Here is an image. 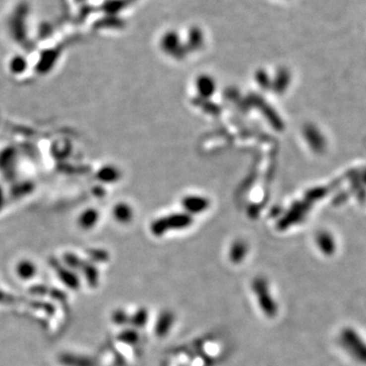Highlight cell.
<instances>
[{
    "label": "cell",
    "mask_w": 366,
    "mask_h": 366,
    "mask_svg": "<svg viewBox=\"0 0 366 366\" xmlns=\"http://www.w3.org/2000/svg\"><path fill=\"white\" fill-rule=\"evenodd\" d=\"M118 340L121 341V342H123V343L129 344V345H134V344L138 343L139 336H138V334L136 333L135 330L127 329V330H124L123 332H121L119 334Z\"/></svg>",
    "instance_id": "cell-13"
},
{
    "label": "cell",
    "mask_w": 366,
    "mask_h": 366,
    "mask_svg": "<svg viewBox=\"0 0 366 366\" xmlns=\"http://www.w3.org/2000/svg\"><path fill=\"white\" fill-rule=\"evenodd\" d=\"M59 362L65 366H96L95 361L89 357L69 353L61 355Z\"/></svg>",
    "instance_id": "cell-4"
},
{
    "label": "cell",
    "mask_w": 366,
    "mask_h": 366,
    "mask_svg": "<svg viewBox=\"0 0 366 366\" xmlns=\"http://www.w3.org/2000/svg\"><path fill=\"white\" fill-rule=\"evenodd\" d=\"M80 270H83L84 274H85V278L89 284V286L95 288L98 286L99 283V272L96 269L95 266H93L92 263H87L84 262L83 266H81Z\"/></svg>",
    "instance_id": "cell-10"
},
{
    "label": "cell",
    "mask_w": 366,
    "mask_h": 366,
    "mask_svg": "<svg viewBox=\"0 0 366 366\" xmlns=\"http://www.w3.org/2000/svg\"><path fill=\"white\" fill-rule=\"evenodd\" d=\"M183 206L188 213H200L208 207V201L199 196L186 197L183 201Z\"/></svg>",
    "instance_id": "cell-8"
},
{
    "label": "cell",
    "mask_w": 366,
    "mask_h": 366,
    "mask_svg": "<svg viewBox=\"0 0 366 366\" xmlns=\"http://www.w3.org/2000/svg\"><path fill=\"white\" fill-rule=\"evenodd\" d=\"M64 262L68 268H70L71 270H76V269H80L81 266H83L84 261H81L76 255L74 254H70L67 253L64 255Z\"/></svg>",
    "instance_id": "cell-14"
},
{
    "label": "cell",
    "mask_w": 366,
    "mask_h": 366,
    "mask_svg": "<svg viewBox=\"0 0 366 366\" xmlns=\"http://www.w3.org/2000/svg\"><path fill=\"white\" fill-rule=\"evenodd\" d=\"M247 252H248V248H247L245 242H243L241 240L235 241L230 248V253H229L230 260L233 263L238 264L242 262L243 259L246 257Z\"/></svg>",
    "instance_id": "cell-5"
},
{
    "label": "cell",
    "mask_w": 366,
    "mask_h": 366,
    "mask_svg": "<svg viewBox=\"0 0 366 366\" xmlns=\"http://www.w3.org/2000/svg\"><path fill=\"white\" fill-rule=\"evenodd\" d=\"M51 266L55 270L59 279L62 281L68 288L73 290L79 288V279L72 271H70V269L64 268L62 264L59 263L57 260L51 261Z\"/></svg>",
    "instance_id": "cell-2"
},
{
    "label": "cell",
    "mask_w": 366,
    "mask_h": 366,
    "mask_svg": "<svg viewBox=\"0 0 366 366\" xmlns=\"http://www.w3.org/2000/svg\"><path fill=\"white\" fill-rule=\"evenodd\" d=\"M196 87L198 89V92L203 96L213 95L216 89L215 81L207 76H202L200 79H198Z\"/></svg>",
    "instance_id": "cell-12"
},
{
    "label": "cell",
    "mask_w": 366,
    "mask_h": 366,
    "mask_svg": "<svg viewBox=\"0 0 366 366\" xmlns=\"http://www.w3.org/2000/svg\"><path fill=\"white\" fill-rule=\"evenodd\" d=\"M174 320H175V316L173 312L168 311V310L161 312V314L158 316V319L156 321L155 334L160 338L166 337L173 327Z\"/></svg>",
    "instance_id": "cell-3"
},
{
    "label": "cell",
    "mask_w": 366,
    "mask_h": 366,
    "mask_svg": "<svg viewBox=\"0 0 366 366\" xmlns=\"http://www.w3.org/2000/svg\"><path fill=\"white\" fill-rule=\"evenodd\" d=\"M5 299H6V296L1 291H0V302H3Z\"/></svg>",
    "instance_id": "cell-17"
},
{
    "label": "cell",
    "mask_w": 366,
    "mask_h": 366,
    "mask_svg": "<svg viewBox=\"0 0 366 366\" xmlns=\"http://www.w3.org/2000/svg\"><path fill=\"white\" fill-rule=\"evenodd\" d=\"M149 312L145 308L137 309L131 316H129V323L136 329L144 328L148 322Z\"/></svg>",
    "instance_id": "cell-11"
},
{
    "label": "cell",
    "mask_w": 366,
    "mask_h": 366,
    "mask_svg": "<svg viewBox=\"0 0 366 366\" xmlns=\"http://www.w3.org/2000/svg\"><path fill=\"white\" fill-rule=\"evenodd\" d=\"M113 217L115 220L121 224H127L131 221L133 212L131 208L126 203H119L113 209Z\"/></svg>",
    "instance_id": "cell-7"
},
{
    "label": "cell",
    "mask_w": 366,
    "mask_h": 366,
    "mask_svg": "<svg viewBox=\"0 0 366 366\" xmlns=\"http://www.w3.org/2000/svg\"><path fill=\"white\" fill-rule=\"evenodd\" d=\"M112 320L116 324H126L129 322V315L122 309H117L112 314Z\"/></svg>",
    "instance_id": "cell-15"
},
{
    "label": "cell",
    "mask_w": 366,
    "mask_h": 366,
    "mask_svg": "<svg viewBox=\"0 0 366 366\" xmlns=\"http://www.w3.org/2000/svg\"><path fill=\"white\" fill-rule=\"evenodd\" d=\"M250 288L261 313L267 318H275L279 313V304L269 280L263 276L254 277L251 281Z\"/></svg>",
    "instance_id": "cell-1"
},
{
    "label": "cell",
    "mask_w": 366,
    "mask_h": 366,
    "mask_svg": "<svg viewBox=\"0 0 366 366\" xmlns=\"http://www.w3.org/2000/svg\"><path fill=\"white\" fill-rule=\"evenodd\" d=\"M16 273L20 279L30 280L36 275L37 268L34 262H32L31 260L25 259L17 263Z\"/></svg>",
    "instance_id": "cell-9"
},
{
    "label": "cell",
    "mask_w": 366,
    "mask_h": 366,
    "mask_svg": "<svg viewBox=\"0 0 366 366\" xmlns=\"http://www.w3.org/2000/svg\"><path fill=\"white\" fill-rule=\"evenodd\" d=\"M99 221V213L95 210H87L80 213L78 217V225L81 229L90 230L92 229Z\"/></svg>",
    "instance_id": "cell-6"
},
{
    "label": "cell",
    "mask_w": 366,
    "mask_h": 366,
    "mask_svg": "<svg viewBox=\"0 0 366 366\" xmlns=\"http://www.w3.org/2000/svg\"><path fill=\"white\" fill-rule=\"evenodd\" d=\"M31 292L35 293V294H45L48 292V289L47 287L43 286V285H41V286H37V287H33L31 289Z\"/></svg>",
    "instance_id": "cell-16"
}]
</instances>
